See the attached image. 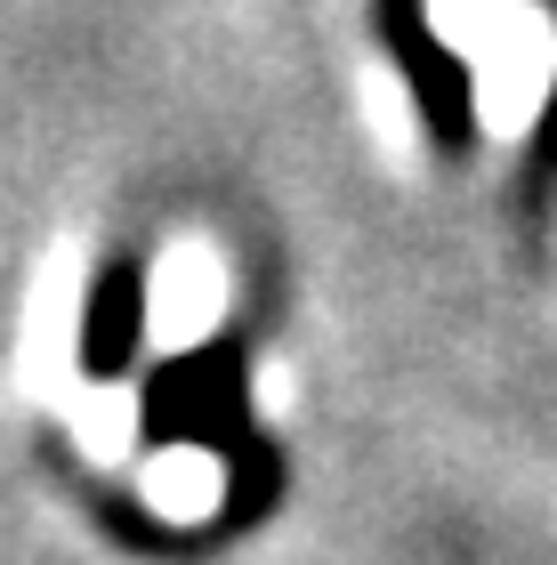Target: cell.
<instances>
[{
    "label": "cell",
    "mask_w": 557,
    "mask_h": 565,
    "mask_svg": "<svg viewBox=\"0 0 557 565\" xmlns=\"http://www.w3.org/2000/svg\"><path fill=\"white\" fill-rule=\"evenodd\" d=\"M428 33L476 73V121L525 138L557 82V24L542 0H428Z\"/></svg>",
    "instance_id": "1"
},
{
    "label": "cell",
    "mask_w": 557,
    "mask_h": 565,
    "mask_svg": "<svg viewBox=\"0 0 557 565\" xmlns=\"http://www.w3.org/2000/svg\"><path fill=\"white\" fill-rule=\"evenodd\" d=\"M82 307H89V243H49V259L24 282L17 316V396L41 413H65V396L82 388Z\"/></svg>",
    "instance_id": "2"
},
{
    "label": "cell",
    "mask_w": 557,
    "mask_h": 565,
    "mask_svg": "<svg viewBox=\"0 0 557 565\" xmlns=\"http://www.w3.org/2000/svg\"><path fill=\"white\" fill-rule=\"evenodd\" d=\"M226 299H235V282H226V250L211 235L162 243L154 275H146V348L154 355H194L226 323Z\"/></svg>",
    "instance_id": "3"
},
{
    "label": "cell",
    "mask_w": 557,
    "mask_h": 565,
    "mask_svg": "<svg viewBox=\"0 0 557 565\" xmlns=\"http://www.w3.org/2000/svg\"><path fill=\"white\" fill-rule=\"evenodd\" d=\"M138 493H146L154 518L202 525V518H218V509H226V460L211 445H162V452H146Z\"/></svg>",
    "instance_id": "4"
},
{
    "label": "cell",
    "mask_w": 557,
    "mask_h": 565,
    "mask_svg": "<svg viewBox=\"0 0 557 565\" xmlns=\"http://www.w3.org/2000/svg\"><path fill=\"white\" fill-rule=\"evenodd\" d=\"M65 428H73V445H82L89 460L121 469V460L138 452V388H130V380H97V388H73V396H65Z\"/></svg>",
    "instance_id": "5"
},
{
    "label": "cell",
    "mask_w": 557,
    "mask_h": 565,
    "mask_svg": "<svg viewBox=\"0 0 557 565\" xmlns=\"http://www.w3.org/2000/svg\"><path fill=\"white\" fill-rule=\"evenodd\" d=\"M364 106H372V130L388 153H413L420 138V114H413V89L396 82V65H364Z\"/></svg>",
    "instance_id": "6"
},
{
    "label": "cell",
    "mask_w": 557,
    "mask_h": 565,
    "mask_svg": "<svg viewBox=\"0 0 557 565\" xmlns=\"http://www.w3.org/2000/svg\"><path fill=\"white\" fill-rule=\"evenodd\" d=\"M250 388H259V413H283V388H291V380H283V364H259V372H250Z\"/></svg>",
    "instance_id": "7"
}]
</instances>
